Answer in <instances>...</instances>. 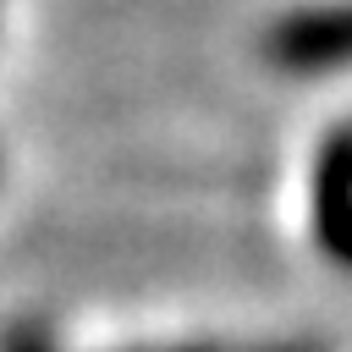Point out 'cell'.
Wrapping results in <instances>:
<instances>
[{"instance_id":"1","label":"cell","mask_w":352,"mask_h":352,"mask_svg":"<svg viewBox=\"0 0 352 352\" xmlns=\"http://www.w3.org/2000/svg\"><path fill=\"white\" fill-rule=\"evenodd\" d=\"M264 60L292 77L346 72L352 66V0L336 6H297L264 28Z\"/></svg>"},{"instance_id":"2","label":"cell","mask_w":352,"mask_h":352,"mask_svg":"<svg viewBox=\"0 0 352 352\" xmlns=\"http://www.w3.org/2000/svg\"><path fill=\"white\" fill-rule=\"evenodd\" d=\"M314 242L352 270V126H336L314 154Z\"/></svg>"},{"instance_id":"3","label":"cell","mask_w":352,"mask_h":352,"mask_svg":"<svg viewBox=\"0 0 352 352\" xmlns=\"http://www.w3.org/2000/svg\"><path fill=\"white\" fill-rule=\"evenodd\" d=\"M0 352H60V346H55V336H50L44 319H16L0 336Z\"/></svg>"},{"instance_id":"4","label":"cell","mask_w":352,"mask_h":352,"mask_svg":"<svg viewBox=\"0 0 352 352\" xmlns=\"http://www.w3.org/2000/svg\"><path fill=\"white\" fill-rule=\"evenodd\" d=\"M148 352H231L220 341H187V346H148Z\"/></svg>"},{"instance_id":"5","label":"cell","mask_w":352,"mask_h":352,"mask_svg":"<svg viewBox=\"0 0 352 352\" xmlns=\"http://www.w3.org/2000/svg\"><path fill=\"white\" fill-rule=\"evenodd\" d=\"M270 352H319V346H308V341H292V346H270Z\"/></svg>"}]
</instances>
